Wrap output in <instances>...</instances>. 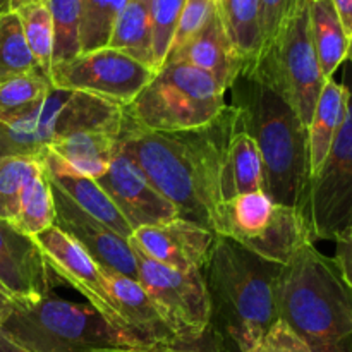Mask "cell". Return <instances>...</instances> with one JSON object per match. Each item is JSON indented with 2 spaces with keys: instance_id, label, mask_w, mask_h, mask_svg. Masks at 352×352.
<instances>
[{
  "instance_id": "6da1fadb",
  "label": "cell",
  "mask_w": 352,
  "mask_h": 352,
  "mask_svg": "<svg viewBox=\"0 0 352 352\" xmlns=\"http://www.w3.org/2000/svg\"><path fill=\"white\" fill-rule=\"evenodd\" d=\"M237 124L232 105L210 126L181 133H153L124 120L119 148L177 208L179 219L213 232L215 212L226 201V155Z\"/></svg>"
},
{
  "instance_id": "7a4b0ae2",
  "label": "cell",
  "mask_w": 352,
  "mask_h": 352,
  "mask_svg": "<svg viewBox=\"0 0 352 352\" xmlns=\"http://www.w3.org/2000/svg\"><path fill=\"white\" fill-rule=\"evenodd\" d=\"M230 103L244 129L254 138L263 162V191L275 203L308 215V129L274 88L250 72H241L229 88Z\"/></svg>"
},
{
  "instance_id": "3957f363",
  "label": "cell",
  "mask_w": 352,
  "mask_h": 352,
  "mask_svg": "<svg viewBox=\"0 0 352 352\" xmlns=\"http://www.w3.org/2000/svg\"><path fill=\"white\" fill-rule=\"evenodd\" d=\"M199 270L212 301V327L223 344H232L237 352H250L278 320L282 265L217 236Z\"/></svg>"
},
{
  "instance_id": "277c9868",
  "label": "cell",
  "mask_w": 352,
  "mask_h": 352,
  "mask_svg": "<svg viewBox=\"0 0 352 352\" xmlns=\"http://www.w3.org/2000/svg\"><path fill=\"white\" fill-rule=\"evenodd\" d=\"M277 305L278 318L313 352H352V291L315 243L282 267Z\"/></svg>"
},
{
  "instance_id": "5b68a950",
  "label": "cell",
  "mask_w": 352,
  "mask_h": 352,
  "mask_svg": "<svg viewBox=\"0 0 352 352\" xmlns=\"http://www.w3.org/2000/svg\"><path fill=\"white\" fill-rule=\"evenodd\" d=\"M0 330L30 352L143 351L91 305H78L54 294L38 301H16Z\"/></svg>"
},
{
  "instance_id": "8992f818",
  "label": "cell",
  "mask_w": 352,
  "mask_h": 352,
  "mask_svg": "<svg viewBox=\"0 0 352 352\" xmlns=\"http://www.w3.org/2000/svg\"><path fill=\"white\" fill-rule=\"evenodd\" d=\"M227 93L201 69L186 62H167L124 107V120L153 133L201 129L226 112Z\"/></svg>"
},
{
  "instance_id": "52a82bcc",
  "label": "cell",
  "mask_w": 352,
  "mask_h": 352,
  "mask_svg": "<svg viewBox=\"0 0 352 352\" xmlns=\"http://www.w3.org/2000/svg\"><path fill=\"white\" fill-rule=\"evenodd\" d=\"M124 107L72 89L54 88L34 112L16 122L0 124V155L41 157L55 141L85 131L119 136Z\"/></svg>"
},
{
  "instance_id": "ba28073f",
  "label": "cell",
  "mask_w": 352,
  "mask_h": 352,
  "mask_svg": "<svg viewBox=\"0 0 352 352\" xmlns=\"http://www.w3.org/2000/svg\"><path fill=\"white\" fill-rule=\"evenodd\" d=\"M213 234L282 267L305 244L315 243L308 215L278 205L265 191L246 192L220 203Z\"/></svg>"
},
{
  "instance_id": "9c48e42d",
  "label": "cell",
  "mask_w": 352,
  "mask_h": 352,
  "mask_svg": "<svg viewBox=\"0 0 352 352\" xmlns=\"http://www.w3.org/2000/svg\"><path fill=\"white\" fill-rule=\"evenodd\" d=\"M309 2H296L270 50L250 71L291 105L306 129L327 81L313 47Z\"/></svg>"
},
{
  "instance_id": "30bf717a",
  "label": "cell",
  "mask_w": 352,
  "mask_h": 352,
  "mask_svg": "<svg viewBox=\"0 0 352 352\" xmlns=\"http://www.w3.org/2000/svg\"><path fill=\"white\" fill-rule=\"evenodd\" d=\"M349 100L342 127L323 162L311 179L308 199V220L313 239L336 241L352 232V65L344 71Z\"/></svg>"
},
{
  "instance_id": "8fae6325",
  "label": "cell",
  "mask_w": 352,
  "mask_h": 352,
  "mask_svg": "<svg viewBox=\"0 0 352 352\" xmlns=\"http://www.w3.org/2000/svg\"><path fill=\"white\" fill-rule=\"evenodd\" d=\"M157 71L136 60L126 52L103 47L81 52L50 69L54 88L89 93L126 107L143 91Z\"/></svg>"
},
{
  "instance_id": "7c38bea8",
  "label": "cell",
  "mask_w": 352,
  "mask_h": 352,
  "mask_svg": "<svg viewBox=\"0 0 352 352\" xmlns=\"http://www.w3.org/2000/svg\"><path fill=\"white\" fill-rule=\"evenodd\" d=\"M133 248V246H131ZM138 282L160 306L182 339L199 337L212 325V301L201 270H175L133 248Z\"/></svg>"
},
{
  "instance_id": "4fadbf2b",
  "label": "cell",
  "mask_w": 352,
  "mask_h": 352,
  "mask_svg": "<svg viewBox=\"0 0 352 352\" xmlns=\"http://www.w3.org/2000/svg\"><path fill=\"white\" fill-rule=\"evenodd\" d=\"M34 241L43 253L55 282H64L76 289L88 305L122 332V323L110 292L107 272L89 256L88 251L55 226L34 236Z\"/></svg>"
},
{
  "instance_id": "5bb4252c",
  "label": "cell",
  "mask_w": 352,
  "mask_h": 352,
  "mask_svg": "<svg viewBox=\"0 0 352 352\" xmlns=\"http://www.w3.org/2000/svg\"><path fill=\"white\" fill-rule=\"evenodd\" d=\"M96 182L122 213L133 232L141 227L179 219L177 208L157 191L143 170L120 148L113 155L109 170Z\"/></svg>"
},
{
  "instance_id": "9a60e30c",
  "label": "cell",
  "mask_w": 352,
  "mask_h": 352,
  "mask_svg": "<svg viewBox=\"0 0 352 352\" xmlns=\"http://www.w3.org/2000/svg\"><path fill=\"white\" fill-rule=\"evenodd\" d=\"M52 191L55 201L54 226L85 248L103 270L138 280L136 256L129 241L82 212L54 186Z\"/></svg>"
},
{
  "instance_id": "2e32d148",
  "label": "cell",
  "mask_w": 352,
  "mask_h": 352,
  "mask_svg": "<svg viewBox=\"0 0 352 352\" xmlns=\"http://www.w3.org/2000/svg\"><path fill=\"white\" fill-rule=\"evenodd\" d=\"M57 284L34 237L0 220V285L17 302L38 301Z\"/></svg>"
},
{
  "instance_id": "e0dca14e",
  "label": "cell",
  "mask_w": 352,
  "mask_h": 352,
  "mask_svg": "<svg viewBox=\"0 0 352 352\" xmlns=\"http://www.w3.org/2000/svg\"><path fill=\"white\" fill-rule=\"evenodd\" d=\"M215 239L212 230L189 220L174 219L134 230L129 244L165 267L189 272L205 265Z\"/></svg>"
},
{
  "instance_id": "ac0fdd59",
  "label": "cell",
  "mask_w": 352,
  "mask_h": 352,
  "mask_svg": "<svg viewBox=\"0 0 352 352\" xmlns=\"http://www.w3.org/2000/svg\"><path fill=\"white\" fill-rule=\"evenodd\" d=\"M107 272L122 332L143 351L151 352L182 339L164 309L151 299L140 282Z\"/></svg>"
},
{
  "instance_id": "d6986e66",
  "label": "cell",
  "mask_w": 352,
  "mask_h": 352,
  "mask_svg": "<svg viewBox=\"0 0 352 352\" xmlns=\"http://www.w3.org/2000/svg\"><path fill=\"white\" fill-rule=\"evenodd\" d=\"M40 158L43 162L48 181L52 182L54 188H57L62 195L67 196L82 212L88 213L89 217H93L95 220L102 222L103 226L112 229L113 232L122 236L124 239L129 241V237L133 236V229H131L129 223L122 217V213L117 210L112 199L100 188L95 179L85 177V175L72 172L50 150H45Z\"/></svg>"
},
{
  "instance_id": "ffe728a7",
  "label": "cell",
  "mask_w": 352,
  "mask_h": 352,
  "mask_svg": "<svg viewBox=\"0 0 352 352\" xmlns=\"http://www.w3.org/2000/svg\"><path fill=\"white\" fill-rule=\"evenodd\" d=\"M167 62H186L195 65L212 76L227 91L244 69L227 38L217 10H213L205 26L188 43L167 55L164 64Z\"/></svg>"
},
{
  "instance_id": "44dd1931",
  "label": "cell",
  "mask_w": 352,
  "mask_h": 352,
  "mask_svg": "<svg viewBox=\"0 0 352 352\" xmlns=\"http://www.w3.org/2000/svg\"><path fill=\"white\" fill-rule=\"evenodd\" d=\"M347 100H349V93H347L346 85L342 81H336V78L327 79L308 126L311 179L320 172L340 127H342L347 113Z\"/></svg>"
},
{
  "instance_id": "7402d4cb",
  "label": "cell",
  "mask_w": 352,
  "mask_h": 352,
  "mask_svg": "<svg viewBox=\"0 0 352 352\" xmlns=\"http://www.w3.org/2000/svg\"><path fill=\"white\" fill-rule=\"evenodd\" d=\"M47 150L57 155L72 172L96 181L109 170L110 162L119 150V136L85 131L55 141Z\"/></svg>"
},
{
  "instance_id": "603a6c76",
  "label": "cell",
  "mask_w": 352,
  "mask_h": 352,
  "mask_svg": "<svg viewBox=\"0 0 352 352\" xmlns=\"http://www.w3.org/2000/svg\"><path fill=\"white\" fill-rule=\"evenodd\" d=\"M213 6L234 52L243 62V72H250L261 48L260 0H213Z\"/></svg>"
},
{
  "instance_id": "cb8c5ba5",
  "label": "cell",
  "mask_w": 352,
  "mask_h": 352,
  "mask_svg": "<svg viewBox=\"0 0 352 352\" xmlns=\"http://www.w3.org/2000/svg\"><path fill=\"white\" fill-rule=\"evenodd\" d=\"M253 191H263V162L256 141L244 129L239 117V124L227 146L226 199Z\"/></svg>"
},
{
  "instance_id": "d4e9b609",
  "label": "cell",
  "mask_w": 352,
  "mask_h": 352,
  "mask_svg": "<svg viewBox=\"0 0 352 352\" xmlns=\"http://www.w3.org/2000/svg\"><path fill=\"white\" fill-rule=\"evenodd\" d=\"M309 30L323 78H333L337 69L347 60L349 38L330 0L309 2Z\"/></svg>"
},
{
  "instance_id": "484cf974",
  "label": "cell",
  "mask_w": 352,
  "mask_h": 352,
  "mask_svg": "<svg viewBox=\"0 0 352 352\" xmlns=\"http://www.w3.org/2000/svg\"><path fill=\"white\" fill-rule=\"evenodd\" d=\"M107 47L126 52L136 60L155 69L151 50L150 0H127L124 3L113 23Z\"/></svg>"
},
{
  "instance_id": "4316f807",
  "label": "cell",
  "mask_w": 352,
  "mask_h": 352,
  "mask_svg": "<svg viewBox=\"0 0 352 352\" xmlns=\"http://www.w3.org/2000/svg\"><path fill=\"white\" fill-rule=\"evenodd\" d=\"M12 10L23 26L30 50L41 71L50 78L54 64V19H52L48 0H9Z\"/></svg>"
},
{
  "instance_id": "83f0119b",
  "label": "cell",
  "mask_w": 352,
  "mask_h": 352,
  "mask_svg": "<svg viewBox=\"0 0 352 352\" xmlns=\"http://www.w3.org/2000/svg\"><path fill=\"white\" fill-rule=\"evenodd\" d=\"M52 89L50 78L45 72L12 76L0 81V124L16 122L40 107Z\"/></svg>"
},
{
  "instance_id": "f1b7e54d",
  "label": "cell",
  "mask_w": 352,
  "mask_h": 352,
  "mask_svg": "<svg viewBox=\"0 0 352 352\" xmlns=\"http://www.w3.org/2000/svg\"><path fill=\"white\" fill-rule=\"evenodd\" d=\"M17 230L34 237L55 223V201L47 172L34 175L21 192L19 206L12 222Z\"/></svg>"
},
{
  "instance_id": "f546056e",
  "label": "cell",
  "mask_w": 352,
  "mask_h": 352,
  "mask_svg": "<svg viewBox=\"0 0 352 352\" xmlns=\"http://www.w3.org/2000/svg\"><path fill=\"white\" fill-rule=\"evenodd\" d=\"M38 71L41 69L24 38L19 17L12 10L0 14V81Z\"/></svg>"
},
{
  "instance_id": "4dcf8cb0",
  "label": "cell",
  "mask_w": 352,
  "mask_h": 352,
  "mask_svg": "<svg viewBox=\"0 0 352 352\" xmlns=\"http://www.w3.org/2000/svg\"><path fill=\"white\" fill-rule=\"evenodd\" d=\"M43 170V162L38 157H0V220L12 222L24 186Z\"/></svg>"
},
{
  "instance_id": "1f68e13d",
  "label": "cell",
  "mask_w": 352,
  "mask_h": 352,
  "mask_svg": "<svg viewBox=\"0 0 352 352\" xmlns=\"http://www.w3.org/2000/svg\"><path fill=\"white\" fill-rule=\"evenodd\" d=\"M126 2L127 0H81V23H79L81 52L107 47L113 23Z\"/></svg>"
},
{
  "instance_id": "d6a6232c",
  "label": "cell",
  "mask_w": 352,
  "mask_h": 352,
  "mask_svg": "<svg viewBox=\"0 0 352 352\" xmlns=\"http://www.w3.org/2000/svg\"><path fill=\"white\" fill-rule=\"evenodd\" d=\"M48 7L54 19V64H57L81 54V0H48Z\"/></svg>"
},
{
  "instance_id": "836d02e7",
  "label": "cell",
  "mask_w": 352,
  "mask_h": 352,
  "mask_svg": "<svg viewBox=\"0 0 352 352\" xmlns=\"http://www.w3.org/2000/svg\"><path fill=\"white\" fill-rule=\"evenodd\" d=\"M184 3L186 0H150L151 50L157 71L167 58Z\"/></svg>"
},
{
  "instance_id": "e575fe53",
  "label": "cell",
  "mask_w": 352,
  "mask_h": 352,
  "mask_svg": "<svg viewBox=\"0 0 352 352\" xmlns=\"http://www.w3.org/2000/svg\"><path fill=\"white\" fill-rule=\"evenodd\" d=\"M213 10H215L213 0H186L181 17H179L177 28H175L174 38H172L170 48H168V54L188 43L205 26Z\"/></svg>"
},
{
  "instance_id": "d590c367",
  "label": "cell",
  "mask_w": 352,
  "mask_h": 352,
  "mask_svg": "<svg viewBox=\"0 0 352 352\" xmlns=\"http://www.w3.org/2000/svg\"><path fill=\"white\" fill-rule=\"evenodd\" d=\"M296 2H298V0H260L261 48H260V55H258V60H260V58L270 50L275 38L278 36L282 26H284V23L287 21L289 14H291L292 9H294ZM253 69H251V71H253Z\"/></svg>"
},
{
  "instance_id": "8d00e7d4",
  "label": "cell",
  "mask_w": 352,
  "mask_h": 352,
  "mask_svg": "<svg viewBox=\"0 0 352 352\" xmlns=\"http://www.w3.org/2000/svg\"><path fill=\"white\" fill-rule=\"evenodd\" d=\"M250 352H313V349L278 318Z\"/></svg>"
},
{
  "instance_id": "74e56055",
  "label": "cell",
  "mask_w": 352,
  "mask_h": 352,
  "mask_svg": "<svg viewBox=\"0 0 352 352\" xmlns=\"http://www.w3.org/2000/svg\"><path fill=\"white\" fill-rule=\"evenodd\" d=\"M223 340L220 339L219 333L215 332L212 325L208 327L205 333L199 337H191V339H179L170 346L160 347L151 352H223Z\"/></svg>"
},
{
  "instance_id": "f35d334b",
  "label": "cell",
  "mask_w": 352,
  "mask_h": 352,
  "mask_svg": "<svg viewBox=\"0 0 352 352\" xmlns=\"http://www.w3.org/2000/svg\"><path fill=\"white\" fill-rule=\"evenodd\" d=\"M332 260L342 280L346 282L347 287L352 291V232L337 237L336 254H333Z\"/></svg>"
},
{
  "instance_id": "ab89813d",
  "label": "cell",
  "mask_w": 352,
  "mask_h": 352,
  "mask_svg": "<svg viewBox=\"0 0 352 352\" xmlns=\"http://www.w3.org/2000/svg\"><path fill=\"white\" fill-rule=\"evenodd\" d=\"M330 2H332L340 23H342L347 38L351 40L352 38V0H330Z\"/></svg>"
},
{
  "instance_id": "60d3db41",
  "label": "cell",
  "mask_w": 352,
  "mask_h": 352,
  "mask_svg": "<svg viewBox=\"0 0 352 352\" xmlns=\"http://www.w3.org/2000/svg\"><path fill=\"white\" fill-rule=\"evenodd\" d=\"M14 302L16 301L12 299V296L0 285V327L6 323V320L9 318V315L12 313Z\"/></svg>"
},
{
  "instance_id": "b9f144b4",
  "label": "cell",
  "mask_w": 352,
  "mask_h": 352,
  "mask_svg": "<svg viewBox=\"0 0 352 352\" xmlns=\"http://www.w3.org/2000/svg\"><path fill=\"white\" fill-rule=\"evenodd\" d=\"M0 352H30L26 349H23L21 346H17L14 340H10L6 333L0 330Z\"/></svg>"
},
{
  "instance_id": "7bdbcfd3",
  "label": "cell",
  "mask_w": 352,
  "mask_h": 352,
  "mask_svg": "<svg viewBox=\"0 0 352 352\" xmlns=\"http://www.w3.org/2000/svg\"><path fill=\"white\" fill-rule=\"evenodd\" d=\"M9 10V0H0V14L7 12Z\"/></svg>"
},
{
  "instance_id": "ee69618b",
  "label": "cell",
  "mask_w": 352,
  "mask_h": 352,
  "mask_svg": "<svg viewBox=\"0 0 352 352\" xmlns=\"http://www.w3.org/2000/svg\"><path fill=\"white\" fill-rule=\"evenodd\" d=\"M347 60L352 65V38L349 40V50H347Z\"/></svg>"
},
{
  "instance_id": "f6af8a7d",
  "label": "cell",
  "mask_w": 352,
  "mask_h": 352,
  "mask_svg": "<svg viewBox=\"0 0 352 352\" xmlns=\"http://www.w3.org/2000/svg\"><path fill=\"white\" fill-rule=\"evenodd\" d=\"M100 352H144V351H134V349H113V351H100Z\"/></svg>"
},
{
  "instance_id": "bcb514c9",
  "label": "cell",
  "mask_w": 352,
  "mask_h": 352,
  "mask_svg": "<svg viewBox=\"0 0 352 352\" xmlns=\"http://www.w3.org/2000/svg\"><path fill=\"white\" fill-rule=\"evenodd\" d=\"M0 157H2V155H0Z\"/></svg>"
}]
</instances>
